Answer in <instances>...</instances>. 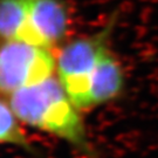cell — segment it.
<instances>
[{"label": "cell", "mask_w": 158, "mask_h": 158, "mask_svg": "<svg viewBox=\"0 0 158 158\" xmlns=\"http://www.w3.org/2000/svg\"><path fill=\"white\" fill-rule=\"evenodd\" d=\"M10 106L20 122L89 150L83 121L59 79L53 76L10 95Z\"/></svg>", "instance_id": "6da1fadb"}, {"label": "cell", "mask_w": 158, "mask_h": 158, "mask_svg": "<svg viewBox=\"0 0 158 158\" xmlns=\"http://www.w3.org/2000/svg\"><path fill=\"white\" fill-rule=\"evenodd\" d=\"M124 85V74L119 62L108 51L91 74L80 110L90 109L111 101Z\"/></svg>", "instance_id": "5b68a950"}, {"label": "cell", "mask_w": 158, "mask_h": 158, "mask_svg": "<svg viewBox=\"0 0 158 158\" xmlns=\"http://www.w3.org/2000/svg\"><path fill=\"white\" fill-rule=\"evenodd\" d=\"M29 0H0V42L23 39Z\"/></svg>", "instance_id": "8992f818"}, {"label": "cell", "mask_w": 158, "mask_h": 158, "mask_svg": "<svg viewBox=\"0 0 158 158\" xmlns=\"http://www.w3.org/2000/svg\"><path fill=\"white\" fill-rule=\"evenodd\" d=\"M70 18L63 0H29L21 41L52 49L66 39Z\"/></svg>", "instance_id": "277c9868"}, {"label": "cell", "mask_w": 158, "mask_h": 158, "mask_svg": "<svg viewBox=\"0 0 158 158\" xmlns=\"http://www.w3.org/2000/svg\"><path fill=\"white\" fill-rule=\"evenodd\" d=\"M14 110L0 98V144H12L20 148L28 147V141L19 124Z\"/></svg>", "instance_id": "52a82bcc"}, {"label": "cell", "mask_w": 158, "mask_h": 158, "mask_svg": "<svg viewBox=\"0 0 158 158\" xmlns=\"http://www.w3.org/2000/svg\"><path fill=\"white\" fill-rule=\"evenodd\" d=\"M56 60L51 49L13 40L0 42V94L12 95L53 76Z\"/></svg>", "instance_id": "7a4b0ae2"}, {"label": "cell", "mask_w": 158, "mask_h": 158, "mask_svg": "<svg viewBox=\"0 0 158 158\" xmlns=\"http://www.w3.org/2000/svg\"><path fill=\"white\" fill-rule=\"evenodd\" d=\"M110 27L90 36L75 39L62 47L56 59L59 80L70 100L80 110L91 74L108 52Z\"/></svg>", "instance_id": "3957f363"}]
</instances>
